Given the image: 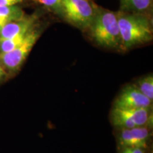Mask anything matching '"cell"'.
I'll list each match as a JSON object with an SVG mask.
<instances>
[{
    "label": "cell",
    "instance_id": "obj_1",
    "mask_svg": "<svg viewBox=\"0 0 153 153\" xmlns=\"http://www.w3.org/2000/svg\"><path fill=\"white\" fill-rule=\"evenodd\" d=\"M116 14L121 40L120 49L126 51L152 40V24L146 15L123 11Z\"/></svg>",
    "mask_w": 153,
    "mask_h": 153
},
{
    "label": "cell",
    "instance_id": "obj_2",
    "mask_svg": "<svg viewBox=\"0 0 153 153\" xmlns=\"http://www.w3.org/2000/svg\"><path fill=\"white\" fill-rule=\"evenodd\" d=\"M89 28L91 37L98 45L110 49L120 48L121 40L116 12L97 7Z\"/></svg>",
    "mask_w": 153,
    "mask_h": 153
},
{
    "label": "cell",
    "instance_id": "obj_3",
    "mask_svg": "<svg viewBox=\"0 0 153 153\" xmlns=\"http://www.w3.org/2000/svg\"><path fill=\"white\" fill-rule=\"evenodd\" d=\"M96 9L88 0H62L60 16L76 27L85 29L92 22Z\"/></svg>",
    "mask_w": 153,
    "mask_h": 153
},
{
    "label": "cell",
    "instance_id": "obj_4",
    "mask_svg": "<svg viewBox=\"0 0 153 153\" xmlns=\"http://www.w3.org/2000/svg\"><path fill=\"white\" fill-rule=\"evenodd\" d=\"M42 30L36 24L28 32L20 45L9 53H0V63L4 70L11 72L19 70L41 36Z\"/></svg>",
    "mask_w": 153,
    "mask_h": 153
},
{
    "label": "cell",
    "instance_id": "obj_5",
    "mask_svg": "<svg viewBox=\"0 0 153 153\" xmlns=\"http://www.w3.org/2000/svg\"><path fill=\"white\" fill-rule=\"evenodd\" d=\"M152 101L140 92L135 85H128L122 89L115 101L114 108H150Z\"/></svg>",
    "mask_w": 153,
    "mask_h": 153
},
{
    "label": "cell",
    "instance_id": "obj_6",
    "mask_svg": "<svg viewBox=\"0 0 153 153\" xmlns=\"http://www.w3.org/2000/svg\"><path fill=\"white\" fill-rule=\"evenodd\" d=\"M149 138L150 131L145 126L122 128L118 137V144L122 149L126 148L146 149Z\"/></svg>",
    "mask_w": 153,
    "mask_h": 153
},
{
    "label": "cell",
    "instance_id": "obj_7",
    "mask_svg": "<svg viewBox=\"0 0 153 153\" xmlns=\"http://www.w3.org/2000/svg\"><path fill=\"white\" fill-rule=\"evenodd\" d=\"M37 19L38 15L33 14L8 22L0 30V40L26 34L36 24Z\"/></svg>",
    "mask_w": 153,
    "mask_h": 153
},
{
    "label": "cell",
    "instance_id": "obj_8",
    "mask_svg": "<svg viewBox=\"0 0 153 153\" xmlns=\"http://www.w3.org/2000/svg\"><path fill=\"white\" fill-rule=\"evenodd\" d=\"M124 117L134 123L136 127L144 126L150 122V108H116Z\"/></svg>",
    "mask_w": 153,
    "mask_h": 153
},
{
    "label": "cell",
    "instance_id": "obj_9",
    "mask_svg": "<svg viewBox=\"0 0 153 153\" xmlns=\"http://www.w3.org/2000/svg\"><path fill=\"white\" fill-rule=\"evenodd\" d=\"M152 6V0H120L121 11L145 14Z\"/></svg>",
    "mask_w": 153,
    "mask_h": 153
},
{
    "label": "cell",
    "instance_id": "obj_10",
    "mask_svg": "<svg viewBox=\"0 0 153 153\" xmlns=\"http://www.w3.org/2000/svg\"><path fill=\"white\" fill-rule=\"evenodd\" d=\"M24 16V11L16 5L0 7V16L7 19L10 22L18 20Z\"/></svg>",
    "mask_w": 153,
    "mask_h": 153
},
{
    "label": "cell",
    "instance_id": "obj_11",
    "mask_svg": "<svg viewBox=\"0 0 153 153\" xmlns=\"http://www.w3.org/2000/svg\"><path fill=\"white\" fill-rule=\"evenodd\" d=\"M26 34L19 35L7 39L0 40V53H9L20 45L24 41Z\"/></svg>",
    "mask_w": 153,
    "mask_h": 153
},
{
    "label": "cell",
    "instance_id": "obj_12",
    "mask_svg": "<svg viewBox=\"0 0 153 153\" xmlns=\"http://www.w3.org/2000/svg\"><path fill=\"white\" fill-rule=\"evenodd\" d=\"M137 89L143 94L145 97L152 101L153 99V76L152 74L143 76L137 82L136 85Z\"/></svg>",
    "mask_w": 153,
    "mask_h": 153
},
{
    "label": "cell",
    "instance_id": "obj_13",
    "mask_svg": "<svg viewBox=\"0 0 153 153\" xmlns=\"http://www.w3.org/2000/svg\"><path fill=\"white\" fill-rule=\"evenodd\" d=\"M38 1L52 10L53 12L60 15L62 0H38Z\"/></svg>",
    "mask_w": 153,
    "mask_h": 153
},
{
    "label": "cell",
    "instance_id": "obj_14",
    "mask_svg": "<svg viewBox=\"0 0 153 153\" xmlns=\"http://www.w3.org/2000/svg\"><path fill=\"white\" fill-rule=\"evenodd\" d=\"M121 153H145V149L141 148H126L122 149Z\"/></svg>",
    "mask_w": 153,
    "mask_h": 153
},
{
    "label": "cell",
    "instance_id": "obj_15",
    "mask_svg": "<svg viewBox=\"0 0 153 153\" xmlns=\"http://www.w3.org/2000/svg\"><path fill=\"white\" fill-rule=\"evenodd\" d=\"M25 0H0V7L3 6H13L22 3Z\"/></svg>",
    "mask_w": 153,
    "mask_h": 153
},
{
    "label": "cell",
    "instance_id": "obj_16",
    "mask_svg": "<svg viewBox=\"0 0 153 153\" xmlns=\"http://www.w3.org/2000/svg\"><path fill=\"white\" fill-rule=\"evenodd\" d=\"M9 22H10V21L8 20L7 19H5L4 18V17L0 16V30H1V28H2L5 25Z\"/></svg>",
    "mask_w": 153,
    "mask_h": 153
},
{
    "label": "cell",
    "instance_id": "obj_17",
    "mask_svg": "<svg viewBox=\"0 0 153 153\" xmlns=\"http://www.w3.org/2000/svg\"><path fill=\"white\" fill-rule=\"evenodd\" d=\"M6 75V72L4 68H3L2 65L0 63V80H1L2 78Z\"/></svg>",
    "mask_w": 153,
    "mask_h": 153
}]
</instances>
